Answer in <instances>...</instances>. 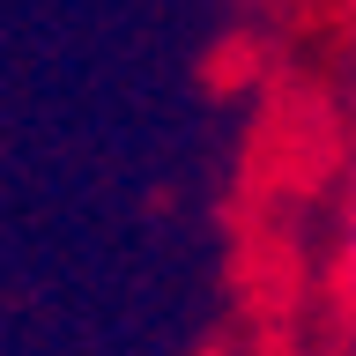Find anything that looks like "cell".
<instances>
[{
	"label": "cell",
	"mask_w": 356,
	"mask_h": 356,
	"mask_svg": "<svg viewBox=\"0 0 356 356\" xmlns=\"http://www.w3.org/2000/svg\"><path fill=\"white\" fill-rule=\"evenodd\" d=\"M327 289L341 305V319L356 327V178H349V193L334 208V230H327Z\"/></svg>",
	"instance_id": "6da1fadb"
}]
</instances>
